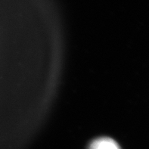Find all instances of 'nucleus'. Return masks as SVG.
<instances>
[{
  "instance_id": "obj_1",
  "label": "nucleus",
  "mask_w": 149,
  "mask_h": 149,
  "mask_svg": "<svg viewBox=\"0 0 149 149\" xmlns=\"http://www.w3.org/2000/svg\"><path fill=\"white\" fill-rule=\"evenodd\" d=\"M89 149H120V148L111 139L100 138L91 143Z\"/></svg>"
}]
</instances>
